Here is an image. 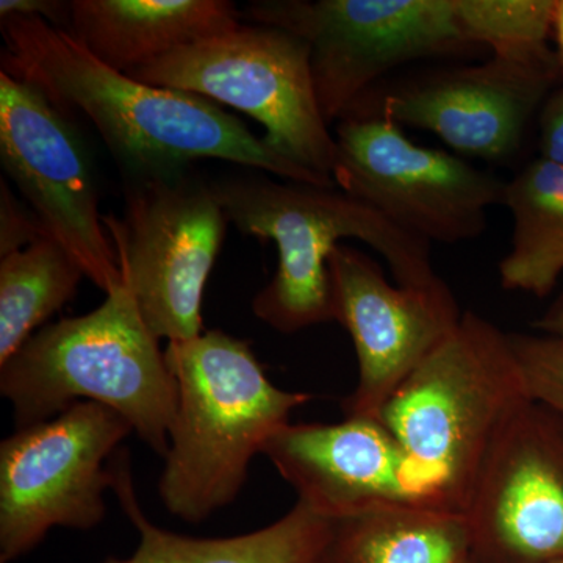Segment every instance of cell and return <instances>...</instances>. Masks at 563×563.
<instances>
[{"label": "cell", "instance_id": "cell-1", "mask_svg": "<svg viewBox=\"0 0 563 563\" xmlns=\"http://www.w3.org/2000/svg\"><path fill=\"white\" fill-rule=\"evenodd\" d=\"M2 73L38 88L62 114L95 124L133 177L184 172L196 161H224L277 179L336 187L307 172L218 103L154 87L118 73L66 31L35 16L7 18Z\"/></svg>", "mask_w": 563, "mask_h": 563}, {"label": "cell", "instance_id": "cell-2", "mask_svg": "<svg viewBox=\"0 0 563 563\" xmlns=\"http://www.w3.org/2000/svg\"><path fill=\"white\" fill-rule=\"evenodd\" d=\"M165 358L177 412L158 495L174 517L199 525L235 501L252 459L313 395L276 387L250 343L222 331L169 343Z\"/></svg>", "mask_w": 563, "mask_h": 563}, {"label": "cell", "instance_id": "cell-3", "mask_svg": "<svg viewBox=\"0 0 563 563\" xmlns=\"http://www.w3.org/2000/svg\"><path fill=\"white\" fill-rule=\"evenodd\" d=\"M210 185L225 218L243 235L276 244V274L252 301V312L274 331L296 333L333 321L329 258L347 239L377 252L402 287H426L440 279L431 244L339 187L257 174Z\"/></svg>", "mask_w": 563, "mask_h": 563}, {"label": "cell", "instance_id": "cell-4", "mask_svg": "<svg viewBox=\"0 0 563 563\" xmlns=\"http://www.w3.org/2000/svg\"><path fill=\"white\" fill-rule=\"evenodd\" d=\"M161 340L144 324L125 280L84 314L46 325L0 365V395L16 429L90 401L110 407L165 459L177 412V385Z\"/></svg>", "mask_w": 563, "mask_h": 563}, {"label": "cell", "instance_id": "cell-5", "mask_svg": "<svg viewBox=\"0 0 563 563\" xmlns=\"http://www.w3.org/2000/svg\"><path fill=\"white\" fill-rule=\"evenodd\" d=\"M528 399L509 333L463 312L393 393L379 421L412 463L424 501L462 515L492 440Z\"/></svg>", "mask_w": 563, "mask_h": 563}, {"label": "cell", "instance_id": "cell-6", "mask_svg": "<svg viewBox=\"0 0 563 563\" xmlns=\"http://www.w3.org/2000/svg\"><path fill=\"white\" fill-rule=\"evenodd\" d=\"M132 79L243 111L274 151L332 179L336 143L314 88L312 52L299 36L242 25L132 70Z\"/></svg>", "mask_w": 563, "mask_h": 563}, {"label": "cell", "instance_id": "cell-7", "mask_svg": "<svg viewBox=\"0 0 563 563\" xmlns=\"http://www.w3.org/2000/svg\"><path fill=\"white\" fill-rule=\"evenodd\" d=\"M243 16L309 44L329 125L391 70L479 51L463 33L454 0H263L250 3Z\"/></svg>", "mask_w": 563, "mask_h": 563}, {"label": "cell", "instance_id": "cell-8", "mask_svg": "<svg viewBox=\"0 0 563 563\" xmlns=\"http://www.w3.org/2000/svg\"><path fill=\"white\" fill-rule=\"evenodd\" d=\"M210 181L184 172L133 177L124 217H103L122 279L158 340L202 333V298L228 225Z\"/></svg>", "mask_w": 563, "mask_h": 563}, {"label": "cell", "instance_id": "cell-9", "mask_svg": "<svg viewBox=\"0 0 563 563\" xmlns=\"http://www.w3.org/2000/svg\"><path fill=\"white\" fill-rule=\"evenodd\" d=\"M133 432L120 413L81 401L0 443V563L32 553L54 528L90 531L107 515V465Z\"/></svg>", "mask_w": 563, "mask_h": 563}, {"label": "cell", "instance_id": "cell-10", "mask_svg": "<svg viewBox=\"0 0 563 563\" xmlns=\"http://www.w3.org/2000/svg\"><path fill=\"white\" fill-rule=\"evenodd\" d=\"M333 135L336 187L431 246L479 239L488 210L503 206L506 181L415 143L385 118H343Z\"/></svg>", "mask_w": 563, "mask_h": 563}, {"label": "cell", "instance_id": "cell-11", "mask_svg": "<svg viewBox=\"0 0 563 563\" xmlns=\"http://www.w3.org/2000/svg\"><path fill=\"white\" fill-rule=\"evenodd\" d=\"M0 161L46 236L110 295L121 287L117 251L84 144L65 114L31 84L0 70Z\"/></svg>", "mask_w": 563, "mask_h": 563}, {"label": "cell", "instance_id": "cell-12", "mask_svg": "<svg viewBox=\"0 0 563 563\" xmlns=\"http://www.w3.org/2000/svg\"><path fill=\"white\" fill-rule=\"evenodd\" d=\"M562 66L542 60H488L420 74L384 90L376 87L346 117H377L432 133L466 158L507 162L550 98Z\"/></svg>", "mask_w": 563, "mask_h": 563}, {"label": "cell", "instance_id": "cell-13", "mask_svg": "<svg viewBox=\"0 0 563 563\" xmlns=\"http://www.w3.org/2000/svg\"><path fill=\"white\" fill-rule=\"evenodd\" d=\"M470 563L563 561V417L528 399L492 440L463 510Z\"/></svg>", "mask_w": 563, "mask_h": 563}, {"label": "cell", "instance_id": "cell-14", "mask_svg": "<svg viewBox=\"0 0 563 563\" xmlns=\"http://www.w3.org/2000/svg\"><path fill=\"white\" fill-rule=\"evenodd\" d=\"M329 274L333 321L350 333L358 366L344 417L379 420L393 393L454 332L463 312L442 277L426 287L393 285L379 263L346 243L333 251Z\"/></svg>", "mask_w": 563, "mask_h": 563}, {"label": "cell", "instance_id": "cell-15", "mask_svg": "<svg viewBox=\"0 0 563 563\" xmlns=\"http://www.w3.org/2000/svg\"><path fill=\"white\" fill-rule=\"evenodd\" d=\"M298 501L340 521L401 506H429L413 466L391 432L373 418L290 424L263 448ZM432 507V506H429Z\"/></svg>", "mask_w": 563, "mask_h": 563}, {"label": "cell", "instance_id": "cell-16", "mask_svg": "<svg viewBox=\"0 0 563 563\" xmlns=\"http://www.w3.org/2000/svg\"><path fill=\"white\" fill-rule=\"evenodd\" d=\"M239 20L228 0H73L68 33L103 65L129 74L231 32Z\"/></svg>", "mask_w": 563, "mask_h": 563}, {"label": "cell", "instance_id": "cell-17", "mask_svg": "<svg viewBox=\"0 0 563 563\" xmlns=\"http://www.w3.org/2000/svg\"><path fill=\"white\" fill-rule=\"evenodd\" d=\"M113 487L125 517L140 536L128 559L101 563H328L335 521L296 501L284 517L258 531L224 539H195L152 523L141 509L128 451L114 455Z\"/></svg>", "mask_w": 563, "mask_h": 563}, {"label": "cell", "instance_id": "cell-18", "mask_svg": "<svg viewBox=\"0 0 563 563\" xmlns=\"http://www.w3.org/2000/svg\"><path fill=\"white\" fill-rule=\"evenodd\" d=\"M510 251L499 262L503 288L544 298L563 276V168L537 157L506 181Z\"/></svg>", "mask_w": 563, "mask_h": 563}, {"label": "cell", "instance_id": "cell-19", "mask_svg": "<svg viewBox=\"0 0 563 563\" xmlns=\"http://www.w3.org/2000/svg\"><path fill=\"white\" fill-rule=\"evenodd\" d=\"M463 515L401 506L335 521L328 563H468Z\"/></svg>", "mask_w": 563, "mask_h": 563}, {"label": "cell", "instance_id": "cell-20", "mask_svg": "<svg viewBox=\"0 0 563 563\" xmlns=\"http://www.w3.org/2000/svg\"><path fill=\"white\" fill-rule=\"evenodd\" d=\"M84 277L51 236L0 258V365L76 296Z\"/></svg>", "mask_w": 563, "mask_h": 563}, {"label": "cell", "instance_id": "cell-21", "mask_svg": "<svg viewBox=\"0 0 563 563\" xmlns=\"http://www.w3.org/2000/svg\"><path fill=\"white\" fill-rule=\"evenodd\" d=\"M466 40L477 49L512 60H542L555 52L558 0H454Z\"/></svg>", "mask_w": 563, "mask_h": 563}, {"label": "cell", "instance_id": "cell-22", "mask_svg": "<svg viewBox=\"0 0 563 563\" xmlns=\"http://www.w3.org/2000/svg\"><path fill=\"white\" fill-rule=\"evenodd\" d=\"M532 401L563 417V340L544 333H509Z\"/></svg>", "mask_w": 563, "mask_h": 563}, {"label": "cell", "instance_id": "cell-23", "mask_svg": "<svg viewBox=\"0 0 563 563\" xmlns=\"http://www.w3.org/2000/svg\"><path fill=\"white\" fill-rule=\"evenodd\" d=\"M46 236L38 218L21 206L5 180L0 184V258Z\"/></svg>", "mask_w": 563, "mask_h": 563}, {"label": "cell", "instance_id": "cell-24", "mask_svg": "<svg viewBox=\"0 0 563 563\" xmlns=\"http://www.w3.org/2000/svg\"><path fill=\"white\" fill-rule=\"evenodd\" d=\"M540 157L563 168V87L551 92L539 114Z\"/></svg>", "mask_w": 563, "mask_h": 563}, {"label": "cell", "instance_id": "cell-25", "mask_svg": "<svg viewBox=\"0 0 563 563\" xmlns=\"http://www.w3.org/2000/svg\"><path fill=\"white\" fill-rule=\"evenodd\" d=\"M13 16H35L49 22L52 27L68 32L70 2L60 0H2L0 21Z\"/></svg>", "mask_w": 563, "mask_h": 563}, {"label": "cell", "instance_id": "cell-26", "mask_svg": "<svg viewBox=\"0 0 563 563\" xmlns=\"http://www.w3.org/2000/svg\"><path fill=\"white\" fill-rule=\"evenodd\" d=\"M533 329L544 335L558 336L563 340V291L548 307L542 317L532 322Z\"/></svg>", "mask_w": 563, "mask_h": 563}, {"label": "cell", "instance_id": "cell-27", "mask_svg": "<svg viewBox=\"0 0 563 563\" xmlns=\"http://www.w3.org/2000/svg\"><path fill=\"white\" fill-rule=\"evenodd\" d=\"M553 38L555 40V46H558L555 54H558L563 70V0H558V3H555Z\"/></svg>", "mask_w": 563, "mask_h": 563}, {"label": "cell", "instance_id": "cell-28", "mask_svg": "<svg viewBox=\"0 0 563 563\" xmlns=\"http://www.w3.org/2000/svg\"><path fill=\"white\" fill-rule=\"evenodd\" d=\"M468 563H470V562H468ZM553 563H563V561H561V562H553Z\"/></svg>", "mask_w": 563, "mask_h": 563}]
</instances>
